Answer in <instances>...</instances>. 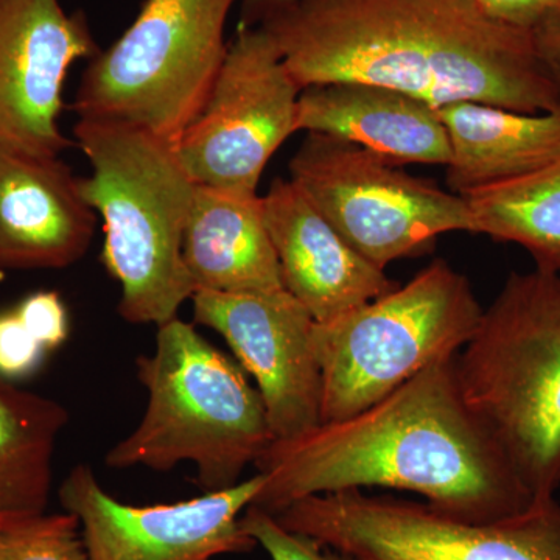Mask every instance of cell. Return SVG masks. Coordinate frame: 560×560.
Wrapping results in <instances>:
<instances>
[{"mask_svg": "<svg viewBox=\"0 0 560 560\" xmlns=\"http://www.w3.org/2000/svg\"><path fill=\"white\" fill-rule=\"evenodd\" d=\"M291 0H243V24L254 25L270 11L287 5Z\"/></svg>", "mask_w": 560, "mask_h": 560, "instance_id": "27", "label": "cell"}, {"mask_svg": "<svg viewBox=\"0 0 560 560\" xmlns=\"http://www.w3.org/2000/svg\"><path fill=\"white\" fill-rule=\"evenodd\" d=\"M73 135L92 167L79 189L103 220V265L121 291L117 311L128 323L160 327L194 294L183 246L197 184L175 145L139 128L80 119Z\"/></svg>", "mask_w": 560, "mask_h": 560, "instance_id": "3", "label": "cell"}, {"mask_svg": "<svg viewBox=\"0 0 560 560\" xmlns=\"http://www.w3.org/2000/svg\"><path fill=\"white\" fill-rule=\"evenodd\" d=\"M254 466L265 482L250 506L270 514L305 497L363 488L408 490L474 523L514 517L536 501L464 399L456 355L350 418L272 441Z\"/></svg>", "mask_w": 560, "mask_h": 560, "instance_id": "2", "label": "cell"}, {"mask_svg": "<svg viewBox=\"0 0 560 560\" xmlns=\"http://www.w3.org/2000/svg\"><path fill=\"white\" fill-rule=\"evenodd\" d=\"M298 131L346 140L399 165H447L451 160V143L438 109L375 84L305 88L298 103Z\"/></svg>", "mask_w": 560, "mask_h": 560, "instance_id": "16", "label": "cell"}, {"mask_svg": "<svg viewBox=\"0 0 560 560\" xmlns=\"http://www.w3.org/2000/svg\"><path fill=\"white\" fill-rule=\"evenodd\" d=\"M493 20L530 32L560 13V0H477Z\"/></svg>", "mask_w": 560, "mask_h": 560, "instance_id": "25", "label": "cell"}, {"mask_svg": "<svg viewBox=\"0 0 560 560\" xmlns=\"http://www.w3.org/2000/svg\"><path fill=\"white\" fill-rule=\"evenodd\" d=\"M254 25L301 90L366 83L436 109L478 102L525 114L560 110L530 32L493 20L477 0H291Z\"/></svg>", "mask_w": 560, "mask_h": 560, "instance_id": "1", "label": "cell"}, {"mask_svg": "<svg viewBox=\"0 0 560 560\" xmlns=\"http://www.w3.org/2000/svg\"><path fill=\"white\" fill-rule=\"evenodd\" d=\"M257 471L232 488L178 503L132 506L114 499L86 464L62 481V510L75 515L90 560H213L257 547L241 517L264 486Z\"/></svg>", "mask_w": 560, "mask_h": 560, "instance_id": "11", "label": "cell"}, {"mask_svg": "<svg viewBox=\"0 0 560 560\" xmlns=\"http://www.w3.org/2000/svg\"><path fill=\"white\" fill-rule=\"evenodd\" d=\"M46 349L28 334L16 311L0 313V377H27L43 361Z\"/></svg>", "mask_w": 560, "mask_h": 560, "instance_id": "24", "label": "cell"}, {"mask_svg": "<svg viewBox=\"0 0 560 560\" xmlns=\"http://www.w3.org/2000/svg\"><path fill=\"white\" fill-rule=\"evenodd\" d=\"M261 209L283 287L315 323H330L399 287L357 253L293 180L276 179Z\"/></svg>", "mask_w": 560, "mask_h": 560, "instance_id": "14", "label": "cell"}, {"mask_svg": "<svg viewBox=\"0 0 560 560\" xmlns=\"http://www.w3.org/2000/svg\"><path fill=\"white\" fill-rule=\"evenodd\" d=\"M438 113L451 143L445 180L453 194L522 178L560 158V110L525 114L456 102Z\"/></svg>", "mask_w": 560, "mask_h": 560, "instance_id": "18", "label": "cell"}, {"mask_svg": "<svg viewBox=\"0 0 560 560\" xmlns=\"http://www.w3.org/2000/svg\"><path fill=\"white\" fill-rule=\"evenodd\" d=\"M481 313L469 279L438 259L377 300L315 323L320 423L366 410L430 364L455 357Z\"/></svg>", "mask_w": 560, "mask_h": 560, "instance_id": "6", "label": "cell"}, {"mask_svg": "<svg viewBox=\"0 0 560 560\" xmlns=\"http://www.w3.org/2000/svg\"><path fill=\"white\" fill-rule=\"evenodd\" d=\"M243 530L260 545L271 560H357L302 534L283 528L275 515L249 506L241 517Z\"/></svg>", "mask_w": 560, "mask_h": 560, "instance_id": "22", "label": "cell"}, {"mask_svg": "<svg viewBox=\"0 0 560 560\" xmlns=\"http://www.w3.org/2000/svg\"><path fill=\"white\" fill-rule=\"evenodd\" d=\"M534 49L560 95V13L530 31Z\"/></svg>", "mask_w": 560, "mask_h": 560, "instance_id": "26", "label": "cell"}, {"mask_svg": "<svg viewBox=\"0 0 560 560\" xmlns=\"http://www.w3.org/2000/svg\"><path fill=\"white\" fill-rule=\"evenodd\" d=\"M83 11L61 0H0V147L60 158L72 142L60 130L70 68L98 54Z\"/></svg>", "mask_w": 560, "mask_h": 560, "instance_id": "12", "label": "cell"}, {"mask_svg": "<svg viewBox=\"0 0 560 560\" xmlns=\"http://www.w3.org/2000/svg\"><path fill=\"white\" fill-rule=\"evenodd\" d=\"M68 411L0 377V530L46 514Z\"/></svg>", "mask_w": 560, "mask_h": 560, "instance_id": "19", "label": "cell"}, {"mask_svg": "<svg viewBox=\"0 0 560 560\" xmlns=\"http://www.w3.org/2000/svg\"><path fill=\"white\" fill-rule=\"evenodd\" d=\"M14 311L28 334L44 349H58L68 340V308L57 291H36L28 294Z\"/></svg>", "mask_w": 560, "mask_h": 560, "instance_id": "23", "label": "cell"}, {"mask_svg": "<svg viewBox=\"0 0 560 560\" xmlns=\"http://www.w3.org/2000/svg\"><path fill=\"white\" fill-rule=\"evenodd\" d=\"M290 179L364 259L386 270L448 232L478 234L466 198L346 140L308 132Z\"/></svg>", "mask_w": 560, "mask_h": 560, "instance_id": "9", "label": "cell"}, {"mask_svg": "<svg viewBox=\"0 0 560 560\" xmlns=\"http://www.w3.org/2000/svg\"><path fill=\"white\" fill-rule=\"evenodd\" d=\"M136 366L147 410L138 429L110 448L106 466L167 471L189 460L205 493L215 492L238 485L275 441L259 389L243 368L178 316L160 326L154 352Z\"/></svg>", "mask_w": 560, "mask_h": 560, "instance_id": "4", "label": "cell"}, {"mask_svg": "<svg viewBox=\"0 0 560 560\" xmlns=\"http://www.w3.org/2000/svg\"><path fill=\"white\" fill-rule=\"evenodd\" d=\"M478 234L515 243L537 268L560 272V158L540 171L460 195Z\"/></svg>", "mask_w": 560, "mask_h": 560, "instance_id": "20", "label": "cell"}, {"mask_svg": "<svg viewBox=\"0 0 560 560\" xmlns=\"http://www.w3.org/2000/svg\"><path fill=\"white\" fill-rule=\"evenodd\" d=\"M183 257L194 293L285 290L257 194L197 186Z\"/></svg>", "mask_w": 560, "mask_h": 560, "instance_id": "17", "label": "cell"}, {"mask_svg": "<svg viewBox=\"0 0 560 560\" xmlns=\"http://www.w3.org/2000/svg\"><path fill=\"white\" fill-rule=\"evenodd\" d=\"M95 212L60 158L0 147V268L60 270L90 249Z\"/></svg>", "mask_w": 560, "mask_h": 560, "instance_id": "15", "label": "cell"}, {"mask_svg": "<svg viewBox=\"0 0 560 560\" xmlns=\"http://www.w3.org/2000/svg\"><path fill=\"white\" fill-rule=\"evenodd\" d=\"M0 560H90L80 523L69 512L43 514L0 530Z\"/></svg>", "mask_w": 560, "mask_h": 560, "instance_id": "21", "label": "cell"}, {"mask_svg": "<svg viewBox=\"0 0 560 560\" xmlns=\"http://www.w3.org/2000/svg\"><path fill=\"white\" fill-rule=\"evenodd\" d=\"M237 0H145L138 16L84 69L73 110L176 145L200 116L226 58Z\"/></svg>", "mask_w": 560, "mask_h": 560, "instance_id": "7", "label": "cell"}, {"mask_svg": "<svg viewBox=\"0 0 560 560\" xmlns=\"http://www.w3.org/2000/svg\"><path fill=\"white\" fill-rule=\"evenodd\" d=\"M464 399L534 499L560 488V272L512 271L456 355Z\"/></svg>", "mask_w": 560, "mask_h": 560, "instance_id": "5", "label": "cell"}, {"mask_svg": "<svg viewBox=\"0 0 560 560\" xmlns=\"http://www.w3.org/2000/svg\"><path fill=\"white\" fill-rule=\"evenodd\" d=\"M301 92L267 32L241 22L205 108L175 145L194 183L257 194L268 162L298 131Z\"/></svg>", "mask_w": 560, "mask_h": 560, "instance_id": "10", "label": "cell"}, {"mask_svg": "<svg viewBox=\"0 0 560 560\" xmlns=\"http://www.w3.org/2000/svg\"><path fill=\"white\" fill-rule=\"evenodd\" d=\"M195 320L219 331L257 383L275 441L320 423V371L313 352L315 319L289 291H195Z\"/></svg>", "mask_w": 560, "mask_h": 560, "instance_id": "13", "label": "cell"}, {"mask_svg": "<svg viewBox=\"0 0 560 560\" xmlns=\"http://www.w3.org/2000/svg\"><path fill=\"white\" fill-rule=\"evenodd\" d=\"M283 528L357 560H560V503L514 517L458 521L430 504L361 490L305 497L275 515Z\"/></svg>", "mask_w": 560, "mask_h": 560, "instance_id": "8", "label": "cell"}]
</instances>
